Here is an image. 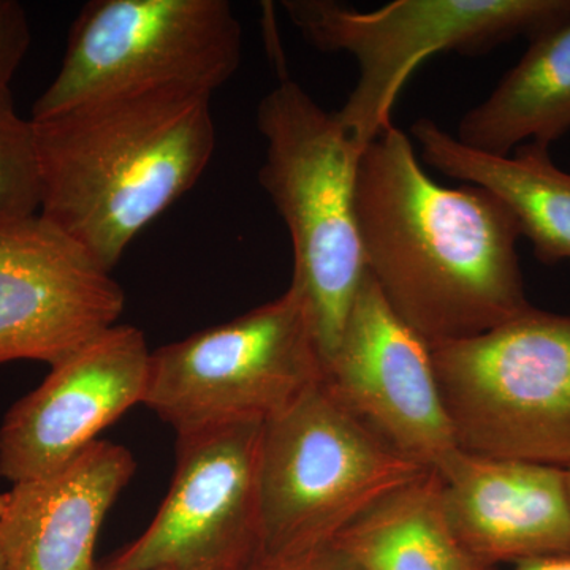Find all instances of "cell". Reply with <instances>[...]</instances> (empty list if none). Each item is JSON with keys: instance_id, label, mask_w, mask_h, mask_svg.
<instances>
[{"instance_id": "cell-17", "label": "cell", "mask_w": 570, "mask_h": 570, "mask_svg": "<svg viewBox=\"0 0 570 570\" xmlns=\"http://www.w3.org/2000/svg\"><path fill=\"white\" fill-rule=\"evenodd\" d=\"M335 540L362 570H487L453 534L433 471L382 498Z\"/></svg>"}, {"instance_id": "cell-22", "label": "cell", "mask_w": 570, "mask_h": 570, "mask_svg": "<svg viewBox=\"0 0 570 570\" xmlns=\"http://www.w3.org/2000/svg\"><path fill=\"white\" fill-rule=\"evenodd\" d=\"M0 570H7L6 550H3L2 534H0Z\"/></svg>"}, {"instance_id": "cell-23", "label": "cell", "mask_w": 570, "mask_h": 570, "mask_svg": "<svg viewBox=\"0 0 570 570\" xmlns=\"http://www.w3.org/2000/svg\"><path fill=\"white\" fill-rule=\"evenodd\" d=\"M566 471H568V482H569V491H570V466L566 468Z\"/></svg>"}, {"instance_id": "cell-13", "label": "cell", "mask_w": 570, "mask_h": 570, "mask_svg": "<svg viewBox=\"0 0 570 570\" xmlns=\"http://www.w3.org/2000/svg\"><path fill=\"white\" fill-rule=\"evenodd\" d=\"M438 475L445 519L483 569L569 553L566 468L460 450Z\"/></svg>"}, {"instance_id": "cell-21", "label": "cell", "mask_w": 570, "mask_h": 570, "mask_svg": "<svg viewBox=\"0 0 570 570\" xmlns=\"http://www.w3.org/2000/svg\"><path fill=\"white\" fill-rule=\"evenodd\" d=\"M509 570H570V551L519 562V564L510 566Z\"/></svg>"}, {"instance_id": "cell-14", "label": "cell", "mask_w": 570, "mask_h": 570, "mask_svg": "<svg viewBox=\"0 0 570 570\" xmlns=\"http://www.w3.org/2000/svg\"><path fill=\"white\" fill-rule=\"evenodd\" d=\"M137 469L122 445L97 441L66 466L0 494L7 570H97L107 513Z\"/></svg>"}, {"instance_id": "cell-16", "label": "cell", "mask_w": 570, "mask_h": 570, "mask_svg": "<svg viewBox=\"0 0 570 570\" xmlns=\"http://www.w3.org/2000/svg\"><path fill=\"white\" fill-rule=\"evenodd\" d=\"M570 130V20L530 40L497 89L463 116L456 138L478 151L509 156L547 146Z\"/></svg>"}, {"instance_id": "cell-7", "label": "cell", "mask_w": 570, "mask_h": 570, "mask_svg": "<svg viewBox=\"0 0 570 570\" xmlns=\"http://www.w3.org/2000/svg\"><path fill=\"white\" fill-rule=\"evenodd\" d=\"M242 59L243 29L227 0H91L31 119L160 88L213 94Z\"/></svg>"}, {"instance_id": "cell-8", "label": "cell", "mask_w": 570, "mask_h": 570, "mask_svg": "<svg viewBox=\"0 0 570 570\" xmlns=\"http://www.w3.org/2000/svg\"><path fill=\"white\" fill-rule=\"evenodd\" d=\"M425 472L356 417L324 377L265 422L264 551L335 539L356 517Z\"/></svg>"}, {"instance_id": "cell-6", "label": "cell", "mask_w": 570, "mask_h": 570, "mask_svg": "<svg viewBox=\"0 0 570 570\" xmlns=\"http://www.w3.org/2000/svg\"><path fill=\"white\" fill-rule=\"evenodd\" d=\"M325 377L298 288L151 352L142 403L176 434L268 422Z\"/></svg>"}, {"instance_id": "cell-5", "label": "cell", "mask_w": 570, "mask_h": 570, "mask_svg": "<svg viewBox=\"0 0 570 570\" xmlns=\"http://www.w3.org/2000/svg\"><path fill=\"white\" fill-rule=\"evenodd\" d=\"M430 348L460 450L570 466V316L531 306Z\"/></svg>"}, {"instance_id": "cell-9", "label": "cell", "mask_w": 570, "mask_h": 570, "mask_svg": "<svg viewBox=\"0 0 570 570\" xmlns=\"http://www.w3.org/2000/svg\"><path fill=\"white\" fill-rule=\"evenodd\" d=\"M264 422L176 434L170 490L149 527L105 570H246L264 553Z\"/></svg>"}, {"instance_id": "cell-15", "label": "cell", "mask_w": 570, "mask_h": 570, "mask_svg": "<svg viewBox=\"0 0 570 570\" xmlns=\"http://www.w3.org/2000/svg\"><path fill=\"white\" fill-rule=\"evenodd\" d=\"M411 134L434 170L482 187L508 206L542 264L570 261V174L553 164L550 148L528 142L513 156L478 151L426 118Z\"/></svg>"}, {"instance_id": "cell-3", "label": "cell", "mask_w": 570, "mask_h": 570, "mask_svg": "<svg viewBox=\"0 0 570 570\" xmlns=\"http://www.w3.org/2000/svg\"><path fill=\"white\" fill-rule=\"evenodd\" d=\"M257 127L266 142L258 179L291 235V284L309 307L326 365L367 277L356 219L366 146L291 80L258 104Z\"/></svg>"}, {"instance_id": "cell-2", "label": "cell", "mask_w": 570, "mask_h": 570, "mask_svg": "<svg viewBox=\"0 0 570 570\" xmlns=\"http://www.w3.org/2000/svg\"><path fill=\"white\" fill-rule=\"evenodd\" d=\"M213 94L160 88L32 121L40 216L112 272L130 243L205 174Z\"/></svg>"}, {"instance_id": "cell-11", "label": "cell", "mask_w": 570, "mask_h": 570, "mask_svg": "<svg viewBox=\"0 0 570 570\" xmlns=\"http://www.w3.org/2000/svg\"><path fill=\"white\" fill-rule=\"evenodd\" d=\"M124 306L111 273L40 214L0 230V363L58 365L118 325Z\"/></svg>"}, {"instance_id": "cell-1", "label": "cell", "mask_w": 570, "mask_h": 570, "mask_svg": "<svg viewBox=\"0 0 570 570\" xmlns=\"http://www.w3.org/2000/svg\"><path fill=\"white\" fill-rule=\"evenodd\" d=\"M356 219L367 275L430 346L489 332L531 305L508 206L482 187H445L392 126L366 146Z\"/></svg>"}, {"instance_id": "cell-4", "label": "cell", "mask_w": 570, "mask_h": 570, "mask_svg": "<svg viewBox=\"0 0 570 570\" xmlns=\"http://www.w3.org/2000/svg\"><path fill=\"white\" fill-rule=\"evenodd\" d=\"M281 6L318 50L354 56L358 81L336 116L363 146L393 126L401 89L431 56L483 55L570 20V0H396L373 11L336 0H284Z\"/></svg>"}, {"instance_id": "cell-20", "label": "cell", "mask_w": 570, "mask_h": 570, "mask_svg": "<svg viewBox=\"0 0 570 570\" xmlns=\"http://www.w3.org/2000/svg\"><path fill=\"white\" fill-rule=\"evenodd\" d=\"M31 47V28L24 7L14 0H0V89L10 88Z\"/></svg>"}, {"instance_id": "cell-12", "label": "cell", "mask_w": 570, "mask_h": 570, "mask_svg": "<svg viewBox=\"0 0 570 570\" xmlns=\"http://www.w3.org/2000/svg\"><path fill=\"white\" fill-rule=\"evenodd\" d=\"M151 348L141 330L116 325L58 365L7 412L0 426V478H43L81 455L100 433L141 404Z\"/></svg>"}, {"instance_id": "cell-10", "label": "cell", "mask_w": 570, "mask_h": 570, "mask_svg": "<svg viewBox=\"0 0 570 570\" xmlns=\"http://www.w3.org/2000/svg\"><path fill=\"white\" fill-rule=\"evenodd\" d=\"M333 393L407 460L441 472L460 453L430 344L367 275L325 365Z\"/></svg>"}, {"instance_id": "cell-18", "label": "cell", "mask_w": 570, "mask_h": 570, "mask_svg": "<svg viewBox=\"0 0 570 570\" xmlns=\"http://www.w3.org/2000/svg\"><path fill=\"white\" fill-rule=\"evenodd\" d=\"M40 195L33 124L17 111L10 88L0 89V230L39 214Z\"/></svg>"}, {"instance_id": "cell-24", "label": "cell", "mask_w": 570, "mask_h": 570, "mask_svg": "<svg viewBox=\"0 0 570 570\" xmlns=\"http://www.w3.org/2000/svg\"><path fill=\"white\" fill-rule=\"evenodd\" d=\"M97 570H105V569L102 568V566H99V569H97ZM156 570H170V569H156Z\"/></svg>"}, {"instance_id": "cell-19", "label": "cell", "mask_w": 570, "mask_h": 570, "mask_svg": "<svg viewBox=\"0 0 570 570\" xmlns=\"http://www.w3.org/2000/svg\"><path fill=\"white\" fill-rule=\"evenodd\" d=\"M246 570H362L336 540L279 551H264Z\"/></svg>"}]
</instances>
